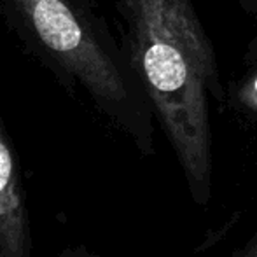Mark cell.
<instances>
[{
    "label": "cell",
    "instance_id": "5b68a950",
    "mask_svg": "<svg viewBox=\"0 0 257 257\" xmlns=\"http://www.w3.org/2000/svg\"><path fill=\"white\" fill-rule=\"evenodd\" d=\"M231 257H257V234H254L243 247L234 250Z\"/></svg>",
    "mask_w": 257,
    "mask_h": 257
},
{
    "label": "cell",
    "instance_id": "7a4b0ae2",
    "mask_svg": "<svg viewBox=\"0 0 257 257\" xmlns=\"http://www.w3.org/2000/svg\"><path fill=\"white\" fill-rule=\"evenodd\" d=\"M25 53L70 95L82 93L142 156L156 153V112L98 0H0Z\"/></svg>",
    "mask_w": 257,
    "mask_h": 257
},
{
    "label": "cell",
    "instance_id": "8992f818",
    "mask_svg": "<svg viewBox=\"0 0 257 257\" xmlns=\"http://www.w3.org/2000/svg\"><path fill=\"white\" fill-rule=\"evenodd\" d=\"M236 2L248 16H257V0H236Z\"/></svg>",
    "mask_w": 257,
    "mask_h": 257
},
{
    "label": "cell",
    "instance_id": "277c9868",
    "mask_svg": "<svg viewBox=\"0 0 257 257\" xmlns=\"http://www.w3.org/2000/svg\"><path fill=\"white\" fill-rule=\"evenodd\" d=\"M56 257H102V255L93 252L86 245H72V247H65L63 250H60V254Z\"/></svg>",
    "mask_w": 257,
    "mask_h": 257
},
{
    "label": "cell",
    "instance_id": "3957f363",
    "mask_svg": "<svg viewBox=\"0 0 257 257\" xmlns=\"http://www.w3.org/2000/svg\"><path fill=\"white\" fill-rule=\"evenodd\" d=\"M0 257H32L27 186L0 114Z\"/></svg>",
    "mask_w": 257,
    "mask_h": 257
},
{
    "label": "cell",
    "instance_id": "6da1fadb",
    "mask_svg": "<svg viewBox=\"0 0 257 257\" xmlns=\"http://www.w3.org/2000/svg\"><path fill=\"white\" fill-rule=\"evenodd\" d=\"M121 44L142 81L194 205L213 194L210 103L226 100L212 41L193 0H114Z\"/></svg>",
    "mask_w": 257,
    "mask_h": 257
}]
</instances>
